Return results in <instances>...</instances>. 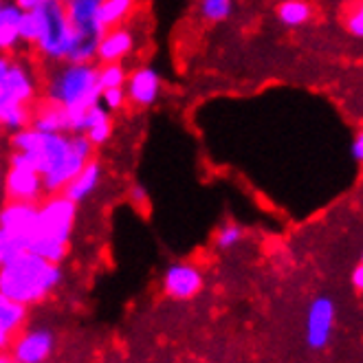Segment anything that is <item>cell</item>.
I'll return each mask as SVG.
<instances>
[{
    "label": "cell",
    "mask_w": 363,
    "mask_h": 363,
    "mask_svg": "<svg viewBox=\"0 0 363 363\" xmlns=\"http://www.w3.org/2000/svg\"><path fill=\"white\" fill-rule=\"evenodd\" d=\"M352 284L359 289V291H363V253H361V264L354 269V273H352Z\"/></svg>",
    "instance_id": "obj_29"
},
{
    "label": "cell",
    "mask_w": 363,
    "mask_h": 363,
    "mask_svg": "<svg viewBox=\"0 0 363 363\" xmlns=\"http://www.w3.org/2000/svg\"><path fill=\"white\" fill-rule=\"evenodd\" d=\"M71 25L82 38H99L106 29L99 25V0H69L64 3Z\"/></svg>",
    "instance_id": "obj_12"
},
{
    "label": "cell",
    "mask_w": 363,
    "mask_h": 363,
    "mask_svg": "<svg viewBox=\"0 0 363 363\" xmlns=\"http://www.w3.org/2000/svg\"><path fill=\"white\" fill-rule=\"evenodd\" d=\"M20 251H27L25 245L20 242L13 233H9L7 229L0 227V267H3L7 260H11L13 255H18Z\"/></svg>",
    "instance_id": "obj_23"
},
{
    "label": "cell",
    "mask_w": 363,
    "mask_h": 363,
    "mask_svg": "<svg viewBox=\"0 0 363 363\" xmlns=\"http://www.w3.org/2000/svg\"><path fill=\"white\" fill-rule=\"evenodd\" d=\"M97 77H99V86L104 89H117V86H125V69L119 62H106L101 69H97Z\"/></svg>",
    "instance_id": "obj_21"
},
{
    "label": "cell",
    "mask_w": 363,
    "mask_h": 363,
    "mask_svg": "<svg viewBox=\"0 0 363 363\" xmlns=\"http://www.w3.org/2000/svg\"><path fill=\"white\" fill-rule=\"evenodd\" d=\"M5 187H7V196L11 201L38 203V199L45 194V185H42L40 172L23 152H16V150L9 159Z\"/></svg>",
    "instance_id": "obj_6"
},
{
    "label": "cell",
    "mask_w": 363,
    "mask_h": 363,
    "mask_svg": "<svg viewBox=\"0 0 363 363\" xmlns=\"http://www.w3.org/2000/svg\"><path fill=\"white\" fill-rule=\"evenodd\" d=\"M242 236H245L242 227L231 223V225L220 227L218 236H216V245H218V249H233V247H236L242 240Z\"/></svg>",
    "instance_id": "obj_25"
},
{
    "label": "cell",
    "mask_w": 363,
    "mask_h": 363,
    "mask_svg": "<svg viewBox=\"0 0 363 363\" xmlns=\"http://www.w3.org/2000/svg\"><path fill=\"white\" fill-rule=\"evenodd\" d=\"M20 18L23 9L16 3L0 0V51H11L20 42Z\"/></svg>",
    "instance_id": "obj_18"
},
{
    "label": "cell",
    "mask_w": 363,
    "mask_h": 363,
    "mask_svg": "<svg viewBox=\"0 0 363 363\" xmlns=\"http://www.w3.org/2000/svg\"><path fill=\"white\" fill-rule=\"evenodd\" d=\"M77 216V205L64 194H49V199L38 205V216L27 242V251L60 264L67 258L73 227Z\"/></svg>",
    "instance_id": "obj_3"
},
{
    "label": "cell",
    "mask_w": 363,
    "mask_h": 363,
    "mask_svg": "<svg viewBox=\"0 0 363 363\" xmlns=\"http://www.w3.org/2000/svg\"><path fill=\"white\" fill-rule=\"evenodd\" d=\"M133 47H135V40L130 31L121 27H111L97 38V60L101 64L121 62L123 57L130 55Z\"/></svg>",
    "instance_id": "obj_13"
},
{
    "label": "cell",
    "mask_w": 363,
    "mask_h": 363,
    "mask_svg": "<svg viewBox=\"0 0 363 363\" xmlns=\"http://www.w3.org/2000/svg\"><path fill=\"white\" fill-rule=\"evenodd\" d=\"M352 157H354L359 163H363V133H359V135L354 137V141H352Z\"/></svg>",
    "instance_id": "obj_28"
},
{
    "label": "cell",
    "mask_w": 363,
    "mask_h": 363,
    "mask_svg": "<svg viewBox=\"0 0 363 363\" xmlns=\"http://www.w3.org/2000/svg\"><path fill=\"white\" fill-rule=\"evenodd\" d=\"M31 125L45 133H71V117L55 101H47L31 111Z\"/></svg>",
    "instance_id": "obj_17"
},
{
    "label": "cell",
    "mask_w": 363,
    "mask_h": 363,
    "mask_svg": "<svg viewBox=\"0 0 363 363\" xmlns=\"http://www.w3.org/2000/svg\"><path fill=\"white\" fill-rule=\"evenodd\" d=\"M13 150L23 152L42 177L45 194H60L79 169L93 159V143L86 135L45 133L33 125L13 133Z\"/></svg>",
    "instance_id": "obj_1"
},
{
    "label": "cell",
    "mask_w": 363,
    "mask_h": 363,
    "mask_svg": "<svg viewBox=\"0 0 363 363\" xmlns=\"http://www.w3.org/2000/svg\"><path fill=\"white\" fill-rule=\"evenodd\" d=\"M35 216H38V203L9 201L3 209H0V227L7 229L9 233H13V236L27 249Z\"/></svg>",
    "instance_id": "obj_10"
},
{
    "label": "cell",
    "mask_w": 363,
    "mask_h": 363,
    "mask_svg": "<svg viewBox=\"0 0 363 363\" xmlns=\"http://www.w3.org/2000/svg\"><path fill=\"white\" fill-rule=\"evenodd\" d=\"M9 67H11V60H9L7 55H0V82L5 79V75H7Z\"/></svg>",
    "instance_id": "obj_30"
},
{
    "label": "cell",
    "mask_w": 363,
    "mask_h": 363,
    "mask_svg": "<svg viewBox=\"0 0 363 363\" xmlns=\"http://www.w3.org/2000/svg\"><path fill=\"white\" fill-rule=\"evenodd\" d=\"M27 319V306L0 293V352H7Z\"/></svg>",
    "instance_id": "obj_14"
},
{
    "label": "cell",
    "mask_w": 363,
    "mask_h": 363,
    "mask_svg": "<svg viewBox=\"0 0 363 363\" xmlns=\"http://www.w3.org/2000/svg\"><path fill=\"white\" fill-rule=\"evenodd\" d=\"M99 179H101V165L97 161H89L86 165H84L79 172L69 181V185L64 187L60 194H64L69 201H73L75 205L82 203V201H86L93 191L97 189L99 185Z\"/></svg>",
    "instance_id": "obj_16"
},
{
    "label": "cell",
    "mask_w": 363,
    "mask_h": 363,
    "mask_svg": "<svg viewBox=\"0 0 363 363\" xmlns=\"http://www.w3.org/2000/svg\"><path fill=\"white\" fill-rule=\"evenodd\" d=\"M49 101L60 104L71 117V133H77V125L91 106L99 101L101 86L97 77V67L93 64H71L60 69L47 89Z\"/></svg>",
    "instance_id": "obj_4"
},
{
    "label": "cell",
    "mask_w": 363,
    "mask_h": 363,
    "mask_svg": "<svg viewBox=\"0 0 363 363\" xmlns=\"http://www.w3.org/2000/svg\"><path fill=\"white\" fill-rule=\"evenodd\" d=\"M133 199L139 203V201H145V189L143 187H139V185H135L133 187Z\"/></svg>",
    "instance_id": "obj_31"
},
{
    "label": "cell",
    "mask_w": 363,
    "mask_h": 363,
    "mask_svg": "<svg viewBox=\"0 0 363 363\" xmlns=\"http://www.w3.org/2000/svg\"><path fill=\"white\" fill-rule=\"evenodd\" d=\"M31 13L35 18V40L31 47H35L49 60L67 62L84 38L71 25L64 3L62 0H47Z\"/></svg>",
    "instance_id": "obj_5"
},
{
    "label": "cell",
    "mask_w": 363,
    "mask_h": 363,
    "mask_svg": "<svg viewBox=\"0 0 363 363\" xmlns=\"http://www.w3.org/2000/svg\"><path fill=\"white\" fill-rule=\"evenodd\" d=\"M55 350V337L47 328H35L18 335L9 346L11 359L18 363H42Z\"/></svg>",
    "instance_id": "obj_8"
},
{
    "label": "cell",
    "mask_w": 363,
    "mask_h": 363,
    "mask_svg": "<svg viewBox=\"0 0 363 363\" xmlns=\"http://www.w3.org/2000/svg\"><path fill=\"white\" fill-rule=\"evenodd\" d=\"M128 101V93L125 86H117V89H104L99 95V104L104 106L106 111L113 113V111H121L123 104Z\"/></svg>",
    "instance_id": "obj_24"
},
{
    "label": "cell",
    "mask_w": 363,
    "mask_h": 363,
    "mask_svg": "<svg viewBox=\"0 0 363 363\" xmlns=\"http://www.w3.org/2000/svg\"><path fill=\"white\" fill-rule=\"evenodd\" d=\"M13 3L23 9V11H33V9H38V7H42L47 3V0H13Z\"/></svg>",
    "instance_id": "obj_27"
},
{
    "label": "cell",
    "mask_w": 363,
    "mask_h": 363,
    "mask_svg": "<svg viewBox=\"0 0 363 363\" xmlns=\"http://www.w3.org/2000/svg\"><path fill=\"white\" fill-rule=\"evenodd\" d=\"M233 0H201V13L209 23H220L231 16Z\"/></svg>",
    "instance_id": "obj_22"
},
{
    "label": "cell",
    "mask_w": 363,
    "mask_h": 363,
    "mask_svg": "<svg viewBox=\"0 0 363 363\" xmlns=\"http://www.w3.org/2000/svg\"><path fill=\"white\" fill-rule=\"evenodd\" d=\"M311 5L304 0H286L277 7V20L284 27H302L311 20Z\"/></svg>",
    "instance_id": "obj_20"
},
{
    "label": "cell",
    "mask_w": 363,
    "mask_h": 363,
    "mask_svg": "<svg viewBox=\"0 0 363 363\" xmlns=\"http://www.w3.org/2000/svg\"><path fill=\"white\" fill-rule=\"evenodd\" d=\"M60 282V267L33 251H20L0 267V293L23 306L40 304Z\"/></svg>",
    "instance_id": "obj_2"
},
{
    "label": "cell",
    "mask_w": 363,
    "mask_h": 363,
    "mask_svg": "<svg viewBox=\"0 0 363 363\" xmlns=\"http://www.w3.org/2000/svg\"><path fill=\"white\" fill-rule=\"evenodd\" d=\"M9 361H13L11 354H0V363H9Z\"/></svg>",
    "instance_id": "obj_32"
},
{
    "label": "cell",
    "mask_w": 363,
    "mask_h": 363,
    "mask_svg": "<svg viewBox=\"0 0 363 363\" xmlns=\"http://www.w3.org/2000/svg\"><path fill=\"white\" fill-rule=\"evenodd\" d=\"M125 93H128V99H130L135 106H139V108H145V106L155 104L161 93L159 73L150 67L135 71L125 79Z\"/></svg>",
    "instance_id": "obj_11"
},
{
    "label": "cell",
    "mask_w": 363,
    "mask_h": 363,
    "mask_svg": "<svg viewBox=\"0 0 363 363\" xmlns=\"http://www.w3.org/2000/svg\"><path fill=\"white\" fill-rule=\"evenodd\" d=\"M201 289H203V275L191 264H185V262L172 264L163 275V291L167 293V297H172V300H179V302L191 300Z\"/></svg>",
    "instance_id": "obj_9"
},
{
    "label": "cell",
    "mask_w": 363,
    "mask_h": 363,
    "mask_svg": "<svg viewBox=\"0 0 363 363\" xmlns=\"http://www.w3.org/2000/svg\"><path fill=\"white\" fill-rule=\"evenodd\" d=\"M77 133L86 135V139L93 145H104L106 141L111 139V135H113L111 113L97 101L95 106H91V108L84 113V117H82V121L77 125Z\"/></svg>",
    "instance_id": "obj_15"
},
{
    "label": "cell",
    "mask_w": 363,
    "mask_h": 363,
    "mask_svg": "<svg viewBox=\"0 0 363 363\" xmlns=\"http://www.w3.org/2000/svg\"><path fill=\"white\" fill-rule=\"evenodd\" d=\"M346 27H348V31H350L354 38H363V3L348 16Z\"/></svg>",
    "instance_id": "obj_26"
},
{
    "label": "cell",
    "mask_w": 363,
    "mask_h": 363,
    "mask_svg": "<svg viewBox=\"0 0 363 363\" xmlns=\"http://www.w3.org/2000/svg\"><path fill=\"white\" fill-rule=\"evenodd\" d=\"M335 302L330 297H317L306 313V346L311 350H324L330 344L335 328Z\"/></svg>",
    "instance_id": "obj_7"
},
{
    "label": "cell",
    "mask_w": 363,
    "mask_h": 363,
    "mask_svg": "<svg viewBox=\"0 0 363 363\" xmlns=\"http://www.w3.org/2000/svg\"><path fill=\"white\" fill-rule=\"evenodd\" d=\"M133 7H135V0H99V11H97L99 25L104 29L117 27L128 18Z\"/></svg>",
    "instance_id": "obj_19"
}]
</instances>
